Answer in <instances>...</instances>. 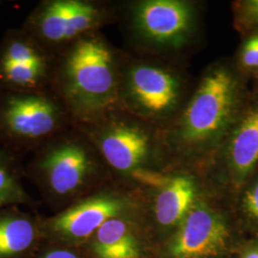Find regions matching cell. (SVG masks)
Here are the masks:
<instances>
[{"mask_svg":"<svg viewBox=\"0 0 258 258\" xmlns=\"http://www.w3.org/2000/svg\"><path fill=\"white\" fill-rule=\"evenodd\" d=\"M243 108L242 86L233 70L225 63L210 65L183 110L159 130L167 169L198 171Z\"/></svg>","mask_w":258,"mask_h":258,"instance_id":"6da1fadb","label":"cell"},{"mask_svg":"<svg viewBox=\"0 0 258 258\" xmlns=\"http://www.w3.org/2000/svg\"><path fill=\"white\" fill-rule=\"evenodd\" d=\"M121 55L100 31L55 54L50 90L64 105L74 125L119 109Z\"/></svg>","mask_w":258,"mask_h":258,"instance_id":"7a4b0ae2","label":"cell"},{"mask_svg":"<svg viewBox=\"0 0 258 258\" xmlns=\"http://www.w3.org/2000/svg\"><path fill=\"white\" fill-rule=\"evenodd\" d=\"M25 177L55 213L114 181L98 149L74 124L33 153Z\"/></svg>","mask_w":258,"mask_h":258,"instance_id":"3957f363","label":"cell"},{"mask_svg":"<svg viewBox=\"0 0 258 258\" xmlns=\"http://www.w3.org/2000/svg\"><path fill=\"white\" fill-rule=\"evenodd\" d=\"M75 126L98 149L114 181L136 186L148 176L167 170L159 130L123 111Z\"/></svg>","mask_w":258,"mask_h":258,"instance_id":"277c9868","label":"cell"},{"mask_svg":"<svg viewBox=\"0 0 258 258\" xmlns=\"http://www.w3.org/2000/svg\"><path fill=\"white\" fill-rule=\"evenodd\" d=\"M192 91L175 67L122 53L119 110L160 130L175 120Z\"/></svg>","mask_w":258,"mask_h":258,"instance_id":"5b68a950","label":"cell"},{"mask_svg":"<svg viewBox=\"0 0 258 258\" xmlns=\"http://www.w3.org/2000/svg\"><path fill=\"white\" fill-rule=\"evenodd\" d=\"M229 201L208 187L153 258H231L244 238Z\"/></svg>","mask_w":258,"mask_h":258,"instance_id":"8992f818","label":"cell"},{"mask_svg":"<svg viewBox=\"0 0 258 258\" xmlns=\"http://www.w3.org/2000/svg\"><path fill=\"white\" fill-rule=\"evenodd\" d=\"M73 125L52 91H0V144L24 155L34 153Z\"/></svg>","mask_w":258,"mask_h":258,"instance_id":"52a82bcc","label":"cell"},{"mask_svg":"<svg viewBox=\"0 0 258 258\" xmlns=\"http://www.w3.org/2000/svg\"><path fill=\"white\" fill-rule=\"evenodd\" d=\"M142 207L139 187L112 181L64 210L41 218L44 242L82 248L103 224L142 212Z\"/></svg>","mask_w":258,"mask_h":258,"instance_id":"ba28073f","label":"cell"},{"mask_svg":"<svg viewBox=\"0 0 258 258\" xmlns=\"http://www.w3.org/2000/svg\"><path fill=\"white\" fill-rule=\"evenodd\" d=\"M142 194V218L154 249L167 239L207 190L201 174L190 168H170L137 186Z\"/></svg>","mask_w":258,"mask_h":258,"instance_id":"9c48e42d","label":"cell"},{"mask_svg":"<svg viewBox=\"0 0 258 258\" xmlns=\"http://www.w3.org/2000/svg\"><path fill=\"white\" fill-rule=\"evenodd\" d=\"M258 102L244 106L219 146L200 167L207 187L231 201L256 171Z\"/></svg>","mask_w":258,"mask_h":258,"instance_id":"30bf717a","label":"cell"},{"mask_svg":"<svg viewBox=\"0 0 258 258\" xmlns=\"http://www.w3.org/2000/svg\"><path fill=\"white\" fill-rule=\"evenodd\" d=\"M117 18L114 7L92 0H41L22 24L30 36L55 55L79 38Z\"/></svg>","mask_w":258,"mask_h":258,"instance_id":"8fae6325","label":"cell"},{"mask_svg":"<svg viewBox=\"0 0 258 258\" xmlns=\"http://www.w3.org/2000/svg\"><path fill=\"white\" fill-rule=\"evenodd\" d=\"M126 21L130 36L154 52L178 51L196 36L199 14L192 2L145 0L129 4Z\"/></svg>","mask_w":258,"mask_h":258,"instance_id":"7c38bea8","label":"cell"},{"mask_svg":"<svg viewBox=\"0 0 258 258\" xmlns=\"http://www.w3.org/2000/svg\"><path fill=\"white\" fill-rule=\"evenodd\" d=\"M55 55L22 28L8 29L0 41V91L49 90Z\"/></svg>","mask_w":258,"mask_h":258,"instance_id":"4fadbf2b","label":"cell"},{"mask_svg":"<svg viewBox=\"0 0 258 258\" xmlns=\"http://www.w3.org/2000/svg\"><path fill=\"white\" fill-rule=\"evenodd\" d=\"M87 258H153L142 212L112 218L82 247Z\"/></svg>","mask_w":258,"mask_h":258,"instance_id":"5bb4252c","label":"cell"},{"mask_svg":"<svg viewBox=\"0 0 258 258\" xmlns=\"http://www.w3.org/2000/svg\"><path fill=\"white\" fill-rule=\"evenodd\" d=\"M42 242L41 218L19 207L0 210V258H30Z\"/></svg>","mask_w":258,"mask_h":258,"instance_id":"9a60e30c","label":"cell"},{"mask_svg":"<svg viewBox=\"0 0 258 258\" xmlns=\"http://www.w3.org/2000/svg\"><path fill=\"white\" fill-rule=\"evenodd\" d=\"M20 158L21 155L0 144V210L19 206L34 208L37 205L22 184L25 168Z\"/></svg>","mask_w":258,"mask_h":258,"instance_id":"2e32d148","label":"cell"},{"mask_svg":"<svg viewBox=\"0 0 258 258\" xmlns=\"http://www.w3.org/2000/svg\"><path fill=\"white\" fill-rule=\"evenodd\" d=\"M229 203L241 231H249V237H258L257 170Z\"/></svg>","mask_w":258,"mask_h":258,"instance_id":"e0dca14e","label":"cell"},{"mask_svg":"<svg viewBox=\"0 0 258 258\" xmlns=\"http://www.w3.org/2000/svg\"><path fill=\"white\" fill-rule=\"evenodd\" d=\"M30 258H87L82 248L45 242Z\"/></svg>","mask_w":258,"mask_h":258,"instance_id":"ac0fdd59","label":"cell"},{"mask_svg":"<svg viewBox=\"0 0 258 258\" xmlns=\"http://www.w3.org/2000/svg\"><path fill=\"white\" fill-rule=\"evenodd\" d=\"M240 65L244 69H258V34L249 37L241 48Z\"/></svg>","mask_w":258,"mask_h":258,"instance_id":"d6986e66","label":"cell"},{"mask_svg":"<svg viewBox=\"0 0 258 258\" xmlns=\"http://www.w3.org/2000/svg\"><path fill=\"white\" fill-rule=\"evenodd\" d=\"M232 258H258V237H244Z\"/></svg>","mask_w":258,"mask_h":258,"instance_id":"ffe728a7","label":"cell"},{"mask_svg":"<svg viewBox=\"0 0 258 258\" xmlns=\"http://www.w3.org/2000/svg\"><path fill=\"white\" fill-rule=\"evenodd\" d=\"M241 12L245 19L251 21L258 20V0H252L244 3Z\"/></svg>","mask_w":258,"mask_h":258,"instance_id":"44dd1931","label":"cell"},{"mask_svg":"<svg viewBox=\"0 0 258 258\" xmlns=\"http://www.w3.org/2000/svg\"><path fill=\"white\" fill-rule=\"evenodd\" d=\"M1 3H2V2H1V1H0V5H1Z\"/></svg>","mask_w":258,"mask_h":258,"instance_id":"7402d4cb","label":"cell"},{"mask_svg":"<svg viewBox=\"0 0 258 258\" xmlns=\"http://www.w3.org/2000/svg\"><path fill=\"white\" fill-rule=\"evenodd\" d=\"M231 258H232V257H231Z\"/></svg>","mask_w":258,"mask_h":258,"instance_id":"603a6c76","label":"cell"}]
</instances>
